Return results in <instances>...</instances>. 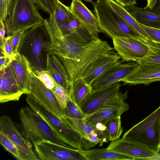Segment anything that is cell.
<instances>
[{"instance_id":"cell-1","label":"cell","mask_w":160,"mask_h":160,"mask_svg":"<svg viewBox=\"0 0 160 160\" xmlns=\"http://www.w3.org/2000/svg\"><path fill=\"white\" fill-rule=\"evenodd\" d=\"M113 49L106 41L98 38L88 43H80L70 59L55 54L64 66L70 84L82 78L100 55Z\"/></svg>"},{"instance_id":"cell-2","label":"cell","mask_w":160,"mask_h":160,"mask_svg":"<svg viewBox=\"0 0 160 160\" xmlns=\"http://www.w3.org/2000/svg\"><path fill=\"white\" fill-rule=\"evenodd\" d=\"M51 42L44 25L40 24L25 31L19 53L30 62L32 70H47V55L50 52Z\"/></svg>"},{"instance_id":"cell-3","label":"cell","mask_w":160,"mask_h":160,"mask_svg":"<svg viewBox=\"0 0 160 160\" xmlns=\"http://www.w3.org/2000/svg\"><path fill=\"white\" fill-rule=\"evenodd\" d=\"M93 4L101 32L107 36L112 39L123 37L142 40L113 9L108 0H98Z\"/></svg>"},{"instance_id":"cell-4","label":"cell","mask_w":160,"mask_h":160,"mask_svg":"<svg viewBox=\"0 0 160 160\" xmlns=\"http://www.w3.org/2000/svg\"><path fill=\"white\" fill-rule=\"evenodd\" d=\"M34 0H15L11 15L4 22L7 37L15 32L44 24V19Z\"/></svg>"},{"instance_id":"cell-5","label":"cell","mask_w":160,"mask_h":160,"mask_svg":"<svg viewBox=\"0 0 160 160\" xmlns=\"http://www.w3.org/2000/svg\"><path fill=\"white\" fill-rule=\"evenodd\" d=\"M122 137L159 153L160 106L148 117L126 131Z\"/></svg>"},{"instance_id":"cell-6","label":"cell","mask_w":160,"mask_h":160,"mask_svg":"<svg viewBox=\"0 0 160 160\" xmlns=\"http://www.w3.org/2000/svg\"><path fill=\"white\" fill-rule=\"evenodd\" d=\"M27 95L26 100L30 107L47 122L58 138L73 148L84 150L83 139L79 132L48 111L31 95Z\"/></svg>"},{"instance_id":"cell-7","label":"cell","mask_w":160,"mask_h":160,"mask_svg":"<svg viewBox=\"0 0 160 160\" xmlns=\"http://www.w3.org/2000/svg\"><path fill=\"white\" fill-rule=\"evenodd\" d=\"M19 114L26 138L33 144L47 140L71 147L58 138L47 122L30 107L21 108Z\"/></svg>"},{"instance_id":"cell-8","label":"cell","mask_w":160,"mask_h":160,"mask_svg":"<svg viewBox=\"0 0 160 160\" xmlns=\"http://www.w3.org/2000/svg\"><path fill=\"white\" fill-rule=\"evenodd\" d=\"M118 82L95 89H92L80 107L87 116L104 107L119 105L125 102L128 97V91H120Z\"/></svg>"},{"instance_id":"cell-9","label":"cell","mask_w":160,"mask_h":160,"mask_svg":"<svg viewBox=\"0 0 160 160\" xmlns=\"http://www.w3.org/2000/svg\"><path fill=\"white\" fill-rule=\"evenodd\" d=\"M114 49L125 62H137L152 54L154 50L142 40L138 38L116 37L112 39Z\"/></svg>"},{"instance_id":"cell-10","label":"cell","mask_w":160,"mask_h":160,"mask_svg":"<svg viewBox=\"0 0 160 160\" xmlns=\"http://www.w3.org/2000/svg\"><path fill=\"white\" fill-rule=\"evenodd\" d=\"M40 160H88L81 150L47 140L33 144Z\"/></svg>"},{"instance_id":"cell-11","label":"cell","mask_w":160,"mask_h":160,"mask_svg":"<svg viewBox=\"0 0 160 160\" xmlns=\"http://www.w3.org/2000/svg\"><path fill=\"white\" fill-rule=\"evenodd\" d=\"M67 125L79 132L83 137V142L88 141L95 146H100L109 141L106 126L92 124L85 119H76L62 116L60 118Z\"/></svg>"},{"instance_id":"cell-12","label":"cell","mask_w":160,"mask_h":160,"mask_svg":"<svg viewBox=\"0 0 160 160\" xmlns=\"http://www.w3.org/2000/svg\"><path fill=\"white\" fill-rule=\"evenodd\" d=\"M125 62L120 59L111 65L92 82L91 85L92 89L104 87L121 82L138 65L135 62L127 63Z\"/></svg>"},{"instance_id":"cell-13","label":"cell","mask_w":160,"mask_h":160,"mask_svg":"<svg viewBox=\"0 0 160 160\" xmlns=\"http://www.w3.org/2000/svg\"><path fill=\"white\" fill-rule=\"evenodd\" d=\"M0 131L5 134L16 146L21 160L38 159L32 150L30 141L23 137L12 119L7 115L0 118Z\"/></svg>"},{"instance_id":"cell-14","label":"cell","mask_w":160,"mask_h":160,"mask_svg":"<svg viewBox=\"0 0 160 160\" xmlns=\"http://www.w3.org/2000/svg\"><path fill=\"white\" fill-rule=\"evenodd\" d=\"M31 75L30 92L28 94L36 99L48 111L60 118L62 115L63 109L53 92L46 86L32 71Z\"/></svg>"},{"instance_id":"cell-15","label":"cell","mask_w":160,"mask_h":160,"mask_svg":"<svg viewBox=\"0 0 160 160\" xmlns=\"http://www.w3.org/2000/svg\"><path fill=\"white\" fill-rule=\"evenodd\" d=\"M107 148L132 157L134 160H160L159 153L122 137L112 141Z\"/></svg>"},{"instance_id":"cell-16","label":"cell","mask_w":160,"mask_h":160,"mask_svg":"<svg viewBox=\"0 0 160 160\" xmlns=\"http://www.w3.org/2000/svg\"><path fill=\"white\" fill-rule=\"evenodd\" d=\"M160 82V64L153 63L138 64L136 68L121 82L124 85H148L152 82Z\"/></svg>"},{"instance_id":"cell-17","label":"cell","mask_w":160,"mask_h":160,"mask_svg":"<svg viewBox=\"0 0 160 160\" xmlns=\"http://www.w3.org/2000/svg\"><path fill=\"white\" fill-rule=\"evenodd\" d=\"M9 66L20 89L24 94H28L32 71L29 61L19 53L10 58Z\"/></svg>"},{"instance_id":"cell-18","label":"cell","mask_w":160,"mask_h":160,"mask_svg":"<svg viewBox=\"0 0 160 160\" xmlns=\"http://www.w3.org/2000/svg\"><path fill=\"white\" fill-rule=\"evenodd\" d=\"M69 7L73 14L88 29L93 39H98V33L101 31L96 16L81 0H72Z\"/></svg>"},{"instance_id":"cell-19","label":"cell","mask_w":160,"mask_h":160,"mask_svg":"<svg viewBox=\"0 0 160 160\" xmlns=\"http://www.w3.org/2000/svg\"><path fill=\"white\" fill-rule=\"evenodd\" d=\"M23 94L9 66L0 70V102L18 101Z\"/></svg>"},{"instance_id":"cell-20","label":"cell","mask_w":160,"mask_h":160,"mask_svg":"<svg viewBox=\"0 0 160 160\" xmlns=\"http://www.w3.org/2000/svg\"><path fill=\"white\" fill-rule=\"evenodd\" d=\"M120 58L118 54L113 50L103 53L88 68L82 78L86 84L91 86L97 78Z\"/></svg>"},{"instance_id":"cell-21","label":"cell","mask_w":160,"mask_h":160,"mask_svg":"<svg viewBox=\"0 0 160 160\" xmlns=\"http://www.w3.org/2000/svg\"><path fill=\"white\" fill-rule=\"evenodd\" d=\"M46 69L56 83L68 91L70 81L67 71L59 58L51 52L47 54Z\"/></svg>"},{"instance_id":"cell-22","label":"cell","mask_w":160,"mask_h":160,"mask_svg":"<svg viewBox=\"0 0 160 160\" xmlns=\"http://www.w3.org/2000/svg\"><path fill=\"white\" fill-rule=\"evenodd\" d=\"M129 106L124 102L116 106L104 107L87 116L85 119L92 124L101 123L104 124L109 120L115 117L121 116L128 110Z\"/></svg>"},{"instance_id":"cell-23","label":"cell","mask_w":160,"mask_h":160,"mask_svg":"<svg viewBox=\"0 0 160 160\" xmlns=\"http://www.w3.org/2000/svg\"><path fill=\"white\" fill-rule=\"evenodd\" d=\"M113 9L123 20L148 44L157 43L147 33L136 19L126 10L124 7L114 0H108ZM158 44V43H157Z\"/></svg>"},{"instance_id":"cell-24","label":"cell","mask_w":160,"mask_h":160,"mask_svg":"<svg viewBox=\"0 0 160 160\" xmlns=\"http://www.w3.org/2000/svg\"><path fill=\"white\" fill-rule=\"evenodd\" d=\"M126 10L139 23L160 29V15L146 9L135 5L124 7Z\"/></svg>"},{"instance_id":"cell-25","label":"cell","mask_w":160,"mask_h":160,"mask_svg":"<svg viewBox=\"0 0 160 160\" xmlns=\"http://www.w3.org/2000/svg\"><path fill=\"white\" fill-rule=\"evenodd\" d=\"M88 160H134L132 157L104 149L81 150Z\"/></svg>"},{"instance_id":"cell-26","label":"cell","mask_w":160,"mask_h":160,"mask_svg":"<svg viewBox=\"0 0 160 160\" xmlns=\"http://www.w3.org/2000/svg\"><path fill=\"white\" fill-rule=\"evenodd\" d=\"M92 89L82 78L78 79L70 84L68 92L70 99L80 108Z\"/></svg>"},{"instance_id":"cell-27","label":"cell","mask_w":160,"mask_h":160,"mask_svg":"<svg viewBox=\"0 0 160 160\" xmlns=\"http://www.w3.org/2000/svg\"><path fill=\"white\" fill-rule=\"evenodd\" d=\"M53 14L56 23L60 29L69 23L75 16L70 7L66 6L59 0H57Z\"/></svg>"},{"instance_id":"cell-28","label":"cell","mask_w":160,"mask_h":160,"mask_svg":"<svg viewBox=\"0 0 160 160\" xmlns=\"http://www.w3.org/2000/svg\"><path fill=\"white\" fill-rule=\"evenodd\" d=\"M104 124L109 134L110 141L112 142L119 138L123 131L121 125V116L109 120Z\"/></svg>"},{"instance_id":"cell-29","label":"cell","mask_w":160,"mask_h":160,"mask_svg":"<svg viewBox=\"0 0 160 160\" xmlns=\"http://www.w3.org/2000/svg\"><path fill=\"white\" fill-rule=\"evenodd\" d=\"M64 36L73 41L85 44L94 40L89 31L82 24Z\"/></svg>"},{"instance_id":"cell-30","label":"cell","mask_w":160,"mask_h":160,"mask_svg":"<svg viewBox=\"0 0 160 160\" xmlns=\"http://www.w3.org/2000/svg\"><path fill=\"white\" fill-rule=\"evenodd\" d=\"M62 116L76 119H85L87 116L80 108L70 99L63 109Z\"/></svg>"},{"instance_id":"cell-31","label":"cell","mask_w":160,"mask_h":160,"mask_svg":"<svg viewBox=\"0 0 160 160\" xmlns=\"http://www.w3.org/2000/svg\"><path fill=\"white\" fill-rule=\"evenodd\" d=\"M55 96L59 103L63 109L70 100L68 91L55 83V86L52 91Z\"/></svg>"},{"instance_id":"cell-32","label":"cell","mask_w":160,"mask_h":160,"mask_svg":"<svg viewBox=\"0 0 160 160\" xmlns=\"http://www.w3.org/2000/svg\"><path fill=\"white\" fill-rule=\"evenodd\" d=\"M0 143L8 152L16 158L21 160L19 152L16 146L5 134L0 131Z\"/></svg>"},{"instance_id":"cell-33","label":"cell","mask_w":160,"mask_h":160,"mask_svg":"<svg viewBox=\"0 0 160 160\" xmlns=\"http://www.w3.org/2000/svg\"><path fill=\"white\" fill-rule=\"evenodd\" d=\"M149 45L154 50L153 54L147 56L136 62L138 64L153 63L160 64V44L152 43Z\"/></svg>"},{"instance_id":"cell-34","label":"cell","mask_w":160,"mask_h":160,"mask_svg":"<svg viewBox=\"0 0 160 160\" xmlns=\"http://www.w3.org/2000/svg\"><path fill=\"white\" fill-rule=\"evenodd\" d=\"M15 0H0V20L5 21L11 15Z\"/></svg>"},{"instance_id":"cell-35","label":"cell","mask_w":160,"mask_h":160,"mask_svg":"<svg viewBox=\"0 0 160 160\" xmlns=\"http://www.w3.org/2000/svg\"><path fill=\"white\" fill-rule=\"evenodd\" d=\"M46 86L52 91L55 86V82L47 70L42 71H32Z\"/></svg>"},{"instance_id":"cell-36","label":"cell","mask_w":160,"mask_h":160,"mask_svg":"<svg viewBox=\"0 0 160 160\" xmlns=\"http://www.w3.org/2000/svg\"><path fill=\"white\" fill-rule=\"evenodd\" d=\"M39 9L49 15L54 12L57 0H34Z\"/></svg>"},{"instance_id":"cell-37","label":"cell","mask_w":160,"mask_h":160,"mask_svg":"<svg viewBox=\"0 0 160 160\" xmlns=\"http://www.w3.org/2000/svg\"><path fill=\"white\" fill-rule=\"evenodd\" d=\"M26 30H23L15 32L11 36L13 57L19 52L23 33Z\"/></svg>"},{"instance_id":"cell-38","label":"cell","mask_w":160,"mask_h":160,"mask_svg":"<svg viewBox=\"0 0 160 160\" xmlns=\"http://www.w3.org/2000/svg\"><path fill=\"white\" fill-rule=\"evenodd\" d=\"M139 24L156 42L160 44V29L149 27L140 23Z\"/></svg>"},{"instance_id":"cell-39","label":"cell","mask_w":160,"mask_h":160,"mask_svg":"<svg viewBox=\"0 0 160 160\" xmlns=\"http://www.w3.org/2000/svg\"><path fill=\"white\" fill-rule=\"evenodd\" d=\"M11 38V36L7 37L5 43L0 47L1 53L5 57L10 59L13 57Z\"/></svg>"},{"instance_id":"cell-40","label":"cell","mask_w":160,"mask_h":160,"mask_svg":"<svg viewBox=\"0 0 160 160\" xmlns=\"http://www.w3.org/2000/svg\"><path fill=\"white\" fill-rule=\"evenodd\" d=\"M82 24L79 20L74 16L69 23L60 29L63 35L64 36L73 31Z\"/></svg>"},{"instance_id":"cell-41","label":"cell","mask_w":160,"mask_h":160,"mask_svg":"<svg viewBox=\"0 0 160 160\" xmlns=\"http://www.w3.org/2000/svg\"><path fill=\"white\" fill-rule=\"evenodd\" d=\"M119 4L125 7L137 4L136 0H114Z\"/></svg>"},{"instance_id":"cell-42","label":"cell","mask_w":160,"mask_h":160,"mask_svg":"<svg viewBox=\"0 0 160 160\" xmlns=\"http://www.w3.org/2000/svg\"><path fill=\"white\" fill-rule=\"evenodd\" d=\"M10 58L3 56L0 57V71L4 69L9 65Z\"/></svg>"},{"instance_id":"cell-43","label":"cell","mask_w":160,"mask_h":160,"mask_svg":"<svg viewBox=\"0 0 160 160\" xmlns=\"http://www.w3.org/2000/svg\"><path fill=\"white\" fill-rule=\"evenodd\" d=\"M6 32L5 25L4 22L2 20H0V38L5 37Z\"/></svg>"},{"instance_id":"cell-44","label":"cell","mask_w":160,"mask_h":160,"mask_svg":"<svg viewBox=\"0 0 160 160\" xmlns=\"http://www.w3.org/2000/svg\"><path fill=\"white\" fill-rule=\"evenodd\" d=\"M149 10L155 14L160 15V0H157L153 8Z\"/></svg>"},{"instance_id":"cell-45","label":"cell","mask_w":160,"mask_h":160,"mask_svg":"<svg viewBox=\"0 0 160 160\" xmlns=\"http://www.w3.org/2000/svg\"><path fill=\"white\" fill-rule=\"evenodd\" d=\"M146 0L147 2V5L145 8L148 10L152 9L153 8L157 0Z\"/></svg>"},{"instance_id":"cell-46","label":"cell","mask_w":160,"mask_h":160,"mask_svg":"<svg viewBox=\"0 0 160 160\" xmlns=\"http://www.w3.org/2000/svg\"><path fill=\"white\" fill-rule=\"evenodd\" d=\"M86 1H87V2H92V0H84Z\"/></svg>"}]
</instances>
